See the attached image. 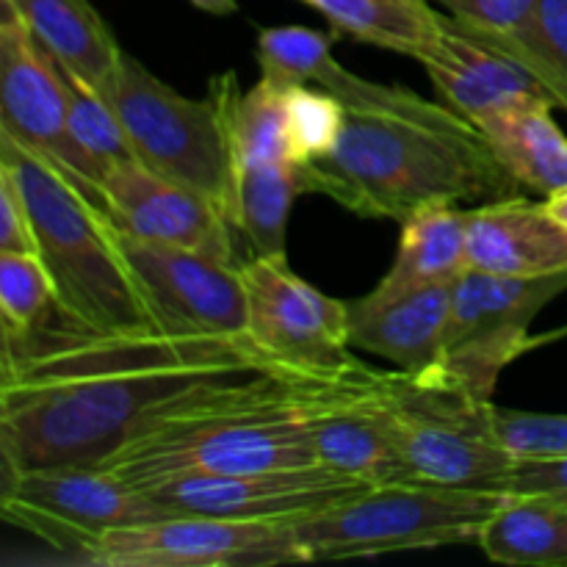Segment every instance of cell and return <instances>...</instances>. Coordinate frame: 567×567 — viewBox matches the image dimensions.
<instances>
[{
	"label": "cell",
	"instance_id": "6da1fadb",
	"mask_svg": "<svg viewBox=\"0 0 567 567\" xmlns=\"http://www.w3.org/2000/svg\"><path fill=\"white\" fill-rule=\"evenodd\" d=\"M305 374L321 371L282 363L249 336L97 332L55 305L25 336L3 338V474L100 465L161 421Z\"/></svg>",
	"mask_w": 567,
	"mask_h": 567
},
{
	"label": "cell",
	"instance_id": "7a4b0ae2",
	"mask_svg": "<svg viewBox=\"0 0 567 567\" xmlns=\"http://www.w3.org/2000/svg\"><path fill=\"white\" fill-rule=\"evenodd\" d=\"M347 109L336 150L302 164L305 188L365 219L404 221L430 203H491L518 192L485 133L404 86L332 64L319 81Z\"/></svg>",
	"mask_w": 567,
	"mask_h": 567
},
{
	"label": "cell",
	"instance_id": "3957f363",
	"mask_svg": "<svg viewBox=\"0 0 567 567\" xmlns=\"http://www.w3.org/2000/svg\"><path fill=\"white\" fill-rule=\"evenodd\" d=\"M385 371L354 363L336 374H305L244 396L208 404L188 415L161 421L116 449L97 468L136 487L188 476H230L252 471L313 465L316 413L336 402L363 396Z\"/></svg>",
	"mask_w": 567,
	"mask_h": 567
},
{
	"label": "cell",
	"instance_id": "277c9868",
	"mask_svg": "<svg viewBox=\"0 0 567 567\" xmlns=\"http://www.w3.org/2000/svg\"><path fill=\"white\" fill-rule=\"evenodd\" d=\"M0 164L9 166L31 210L61 313L97 332L158 330L103 199L64 166L3 133Z\"/></svg>",
	"mask_w": 567,
	"mask_h": 567
},
{
	"label": "cell",
	"instance_id": "5b68a950",
	"mask_svg": "<svg viewBox=\"0 0 567 567\" xmlns=\"http://www.w3.org/2000/svg\"><path fill=\"white\" fill-rule=\"evenodd\" d=\"M233 81V72L214 78L208 97L192 100L166 86L138 59L122 53L120 66L100 92L120 116L133 158L210 197L227 216L236 181V155L227 127Z\"/></svg>",
	"mask_w": 567,
	"mask_h": 567
},
{
	"label": "cell",
	"instance_id": "8992f818",
	"mask_svg": "<svg viewBox=\"0 0 567 567\" xmlns=\"http://www.w3.org/2000/svg\"><path fill=\"white\" fill-rule=\"evenodd\" d=\"M507 493L393 482L291 524L308 563L457 546L480 537Z\"/></svg>",
	"mask_w": 567,
	"mask_h": 567
},
{
	"label": "cell",
	"instance_id": "52a82bcc",
	"mask_svg": "<svg viewBox=\"0 0 567 567\" xmlns=\"http://www.w3.org/2000/svg\"><path fill=\"white\" fill-rule=\"evenodd\" d=\"M385 404L410 480L504 493L518 457L498 437L493 399L435 365L421 374L388 371Z\"/></svg>",
	"mask_w": 567,
	"mask_h": 567
},
{
	"label": "cell",
	"instance_id": "ba28073f",
	"mask_svg": "<svg viewBox=\"0 0 567 567\" xmlns=\"http://www.w3.org/2000/svg\"><path fill=\"white\" fill-rule=\"evenodd\" d=\"M0 476V515L17 529L81 559L109 532L175 515L147 491L97 465H59Z\"/></svg>",
	"mask_w": 567,
	"mask_h": 567
},
{
	"label": "cell",
	"instance_id": "9c48e42d",
	"mask_svg": "<svg viewBox=\"0 0 567 567\" xmlns=\"http://www.w3.org/2000/svg\"><path fill=\"white\" fill-rule=\"evenodd\" d=\"M565 291L567 271L502 277L465 269L452 282V313L441 369L476 396L493 399L502 371L535 349L532 321Z\"/></svg>",
	"mask_w": 567,
	"mask_h": 567
},
{
	"label": "cell",
	"instance_id": "30bf717a",
	"mask_svg": "<svg viewBox=\"0 0 567 567\" xmlns=\"http://www.w3.org/2000/svg\"><path fill=\"white\" fill-rule=\"evenodd\" d=\"M86 563L103 567H275L308 559L291 524L175 513L109 532Z\"/></svg>",
	"mask_w": 567,
	"mask_h": 567
},
{
	"label": "cell",
	"instance_id": "8fae6325",
	"mask_svg": "<svg viewBox=\"0 0 567 567\" xmlns=\"http://www.w3.org/2000/svg\"><path fill=\"white\" fill-rule=\"evenodd\" d=\"M247 336L271 358L308 371H343L358 363L349 343V302L310 286L286 255L247 258Z\"/></svg>",
	"mask_w": 567,
	"mask_h": 567
},
{
	"label": "cell",
	"instance_id": "7c38bea8",
	"mask_svg": "<svg viewBox=\"0 0 567 567\" xmlns=\"http://www.w3.org/2000/svg\"><path fill=\"white\" fill-rule=\"evenodd\" d=\"M0 133L64 166L105 203L86 155L72 142L64 72L9 0H0Z\"/></svg>",
	"mask_w": 567,
	"mask_h": 567
},
{
	"label": "cell",
	"instance_id": "4fadbf2b",
	"mask_svg": "<svg viewBox=\"0 0 567 567\" xmlns=\"http://www.w3.org/2000/svg\"><path fill=\"white\" fill-rule=\"evenodd\" d=\"M125 260L164 330L247 336V288L241 266L194 249L142 241L120 230Z\"/></svg>",
	"mask_w": 567,
	"mask_h": 567
},
{
	"label": "cell",
	"instance_id": "5bb4252c",
	"mask_svg": "<svg viewBox=\"0 0 567 567\" xmlns=\"http://www.w3.org/2000/svg\"><path fill=\"white\" fill-rule=\"evenodd\" d=\"M369 482L327 465L252 471L230 476H188L142 487L172 513L216 515L260 524H297L338 502L358 496Z\"/></svg>",
	"mask_w": 567,
	"mask_h": 567
},
{
	"label": "cell",
	"instance_id": "9a60e30c",
	"mask_svg": "<svg viewBox=\"0 0 567 567\" xmlns=\"http://www.w3.org/2000/svg\"><path fill=\"white\" fill-rule=\"evenodd\" d=\"M419 61L443 103L476 127L496 111L529 100H548L557 105L535 66L502 33L480 31L452 14H441L435 42Z\"/></svg>",
	"mask_w": 567,
	"mask_h": 567
},
{
	"label": "cell",
	"instance_id": "2e32d148",
	"mask_svg": "<svg viewBox=\"0 0 567 567\" xmlns=\"http://www.w3.org/2000/svg\"><path fill=\"white\" fill-rule=\"evenodd\" d=\"M105 214L120 230L142 241L194 249L210 258L236 260V227L219 203L169 181L131 158L111 166L103 177Z\"/></svg>",
	"mask_w": 567,
	"mask_h": 567
},
{
	"label": "cell",
	"instance_id": "e0dca14e",
	"mask_svg": "<svg viewBox=\"0 0 567 567\" xmlns=\"http://www.w3.org/2000/svg\"><path fill=\"white\" fill-rule=\"evenodd\" d=\"M468 269L502 277H546L567 271V227L520 194L465 210Z\"/></svg>",
	"mask_w": 567,
	"mask_h": 567
},
{
	"label": "cell",
	"instance_id": "ac0fdd59",
	"mask_svg": "<svg viewBox=\"0 0 567 567\" xmlns=\"http://www.w3.org/2000/svg\"><path fill=\"white\" fill-rule=\"evenodd\" d=\"M452 282L399 297H363L349 302V343L377 354L408 374H421L443 360Z\"/></svg>",
	"mask_w": 567,
	"mask_h": 567
},
{
	"label": "cell",
	"instance_id": "d6986e66",
	"mask_svg": "<svg viewBox=\"0 0 567 567\" xmlns=\"http://www.w3.org/2000/svg\"><path fill=\"white\" fill-rule=\"evenodd\" d=\"M385 380L388 371L374 391L316 413L310 424L316 463L358 476L371 487L413 482L385 404Z\"/></svg>",
	"mask_w": 567,
	"mask_h": 567
},
{
	"label": "cell",
	"instance_id": "ffe728a7",
	"mask_svg": "<svg viewBox=\"0 0 567 567\" xmlns=\"http://www.w3.org/2000/svg\"><path fill=\"white\" fill-rule=\"evenodd\" d=\"M468 269L465 210L457 203L421 205L402 221V241L388 275L371 297H399L419 288L449 286Z\"/></svg>",
	"mask_w": 567,
	"mask_h": 567
},
{
	"label": "cell",
	"instance_id": "44dd1931",
	"mask_svg": "<svg viewBox=\"0 0 567 567\" xmlns=\"http://www.w3.org/2000/svg\"><path fill=\"white\" fill-rule=\"evenodd\" d=\"M37 42L72 75L103 92L125 50L89 0H9Z\"/></svg>",
	"mask_w": 567,
	"mask_h": 567
},
{
	"label": "cell",
	"instance_id": "7402d4cb",
	"mask_svg": "<svg viewBox=\"0 0 567 567\" xmlns=\"http://www.w3.org/2000/svg\"><path fill=\"white\" fill-rule=\"evenodd\" d=\"M554 109L557 105L548 100H529L496 111L480 125L518 186L540 192L543 197L567 188V136L554 120Z\"/></svg>",
	"mask_w": 567,
	"mask_h": 567
},
{
	"label": "cell",
	"instance_id": "603a6c76",
	"mask_svg": "<svg viewBox=\"0 0 567 567\" xmlns=\"http://www.w3.org/2000/svg\"><path fill=\"white\" fill-rule=\"evenodd\" d=\"M302 164L260 161L236 164L233 181V227L247 238L249 258L286 255V230L293 199L305 194Z\"/></svg>",
	"mask_w": 567,
	"mask_h": 567
},
{
	"label": "cell",
	"instance_id": "cb8c5ba5",
	"mask_svg": "<svg viewBox=\"0 0 567 567\" xmlns=\"http://www.w3.org/2000/svg\"><path fill=\"white\" fill-rule=\"evenodd\" d=\"M476 543L493 563L567 567V507L507 496Z\"/></svg>",
	"mask_w": 567,
	"mask_h": 567
},
{
	"label": "cell",
	"instance_id": "d4e9b609",
	"mask_svg": "<svg viewBox=\"0 0 567 567\" xmlns=\"http://www.w3.org/2000/svg\"><path fill=\"white\" fill-rule=\"evenodd\" d=\"M358 42L419 61L437 37L441 11L430 0H305Z\"/></svg>",
	"mask_w": 567,
	"mask_h": 567
},
{
	"label": "cell",
	"instance_id": "484cf974",
	"mask_svg": "<svg viewBox=\"0 0 567 567\" xmlns=\"http://www.w3.org/2000/svg\"><path fill=\"white\" fill-rule=\"evenodd\" d=\"M227 127H230L236 164L293 161L282 83L260 75V81L249 92H241L233 81L230 97H227Z\"/></svg>",
	"mask_w": 567,
	"mask_h": 567
},
{
	"label": "cell",
	"instance_id": "4316f807",
	"mask_svg": "<svg viewBox=\"0 0 567 567\" xmlns=\"http://www.w3.org/2000/svg\"><path fill=\"white\" fill-rule=\"evenodd\" d=\"M61 72H64L66 83V120H70L72 142L86 155L89 166L94 169V177L103 188L105 172L122 161L133 158L131 142H127L125 127H122L120 116L111 109L109 100L64 66H61Z\"/></svg>",
	"mask_w": 567,
	"mask_h": 567
},
{
	"label": "cell",
	"instance_id": "83f0119b",
	"mask_svg": "<svg viewBox=\"0 0 567 567\" xmlns=\"http://www.w3.org/2000/svg\"><path fill=\"white\" fill-rule=\"evenodd\" d=\"M332 33L305 25L264 28L258 37L260 75L282 83H319L332 59Z\"/></svg>",
	"mask_w": 567,
	"mask_h": 567
},
{
	"label": "cell",
	"instance_id": "f1b7e54d",
	"mask_svg": "<svg viewBox=\"0 0 567 567\" xmlns=\"http://www.w3.org/2000/svg\"><path fill=\"white\" fill-rule=\"evenodd\" d=\"M286 122L297 164H310L336 150L347 122L341 100L316 83H288Z\"/></svg>",
	"mask_w": 567,
	"mask_h": 567
},
{
	"label": "cell",
	"instance_id": "f546056e",
	"mask_svg": "<svg viewBox=\"0 0 567 567\" xmlns=\"http://www.w3.org/2000/svg\"><path fill=\"white\" fill-rule=\"evenodd\" d=\"M55 308V286L39 255L0 252V321L3 338L25 336Z\"/></svg>",
	"mask_w": 567,
	"mask_h": 567
},
{
	"label": "cell",
	"instance_id": "4dcf8cb0",
	"mask_svg": "<svg viewBox=\"0 0 567 567\" xmlns=\"http://www.w3.org/2000/svg\"><path fill=\"white\" fill-rule=\"evenodd\" d=\"M551 89L567 111V0H537L529 20L513 33H502Z\"/></svg>",
	"mask_w": 567,
	"mask_h": 567
},
{
	"label": "cell",
	"instance_id": "1f68e13d",
	"mask_svg": "<svg viewBox=\"0 0 567 567\" xmlns=\"http://www.w3.org/2000/svg\"><path fill=\"white\" fill-rule=\"evenodd\" d=\"M496 430L515 457H559L567 454V415L524 413L496 408Z\"/></svg>",
	"mask_w": 567,
	"mask_h": 567
},
{
	"label": "cell",
	"instance_id": "d6a6232c",
	"mask_svg": "<svg viewBox=\"0 0 567 567\" xmlns=\"http://www.w3.org/2000/svg\"><path fill=\"white\" fill-rule=\"evenodd\" d=\"M504 493L567 507V454H559V457H518L509 471Z\"/></svg>",
	"mask_w": 567,
	"mask_h": 567
},
{
	"label": "cell",
	"instance_id": "836d02e7",
	"mask_svg": "<svg viewBox=\"0 0 567 567\" xmlns=\"http://www.w3.org/2000/svg\"><path fill=\"white\" fill-rule=\"evenodd\" d=\"M446 14L491 33H513L535 11L537 0H430Z\"/></svg>",
	"mask_w": 567,
	"mask_h": 567
},
{
	"label": "cell",
	"instance_id": "e575fe53",
	"mask_svg": "<svg viewBox=\"0 0 567 567\" xmlns=\"http://www.w3.org/2000/svg\"><path fill=\"white\" fill-rule=\"evenodd\" d=\"M0 252L39 255L31 210L9 166L0 164Z\"/></svg>",
	"mask_w": 567,
	"mask_h": 567
},
{
	"label": "cell",
	"instance_id": "d590c367",
	"mask_svg": "<svg viewBox=\"0 0 567 567\" xmlns=\"http://www.w3.org/2000/svg\"><path fill=\"white\" fill-rule=\"evenodd\" d=\"M192 3L197 6V9L208 11V14H216V17H230L236 14L238 9L236 0H192Z\"/></svg>",
	"mask_w": 567,
	"mask_h": 567
},
{
	"label": "cell",
	"instance_id": "8d00e7d4",
	"mask_svg": "<svg viewBox=\"0 0 567 567\" xmlns=\"http://www.w3.org/2000/svg\"><path fill=\"white\" fill-rule=\"evenodd\" d=\"M546 205H548V210H551V214L567 227V188L551 194V197H546Z\"/></svg>",
	"mask_w": 567,
	"mask_h": 567
},
{
	"label": "cell",
	"instance_id": "74e56055",
	"mask_svg": "<svg viewBox=\"0 0 567 567\" xmlns=\"http://www.w3.org/2000/svg\"><path fill=\"white\" fill-rule=\"evenodd\" d=\"M563 338H567V327H559V330L546 332V336H537L535 347H543V343H551V341H563Z\"/></svg>",
	"mask_w": 567,
	"mask_h": 567
}]
</instances>
